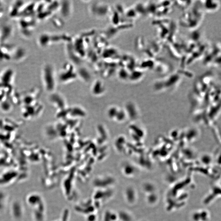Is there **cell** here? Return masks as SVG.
Masks as SVG:
<instances>
[{
	"label": "cell",
	"mask_w": 221,
	"mask_h": 221,
	"mask_svg": "<svg viewBox=\"0 0 221 221\" xmlns=\"http://www.w3.org/2000/svg\"><path fill=\"white\" fill-rule=\"evenodd\" d=\"M2 5V2L1 1H0V7H1V6Z\"/></svg>",
	"instance_id": "1"
}]
</instances>
